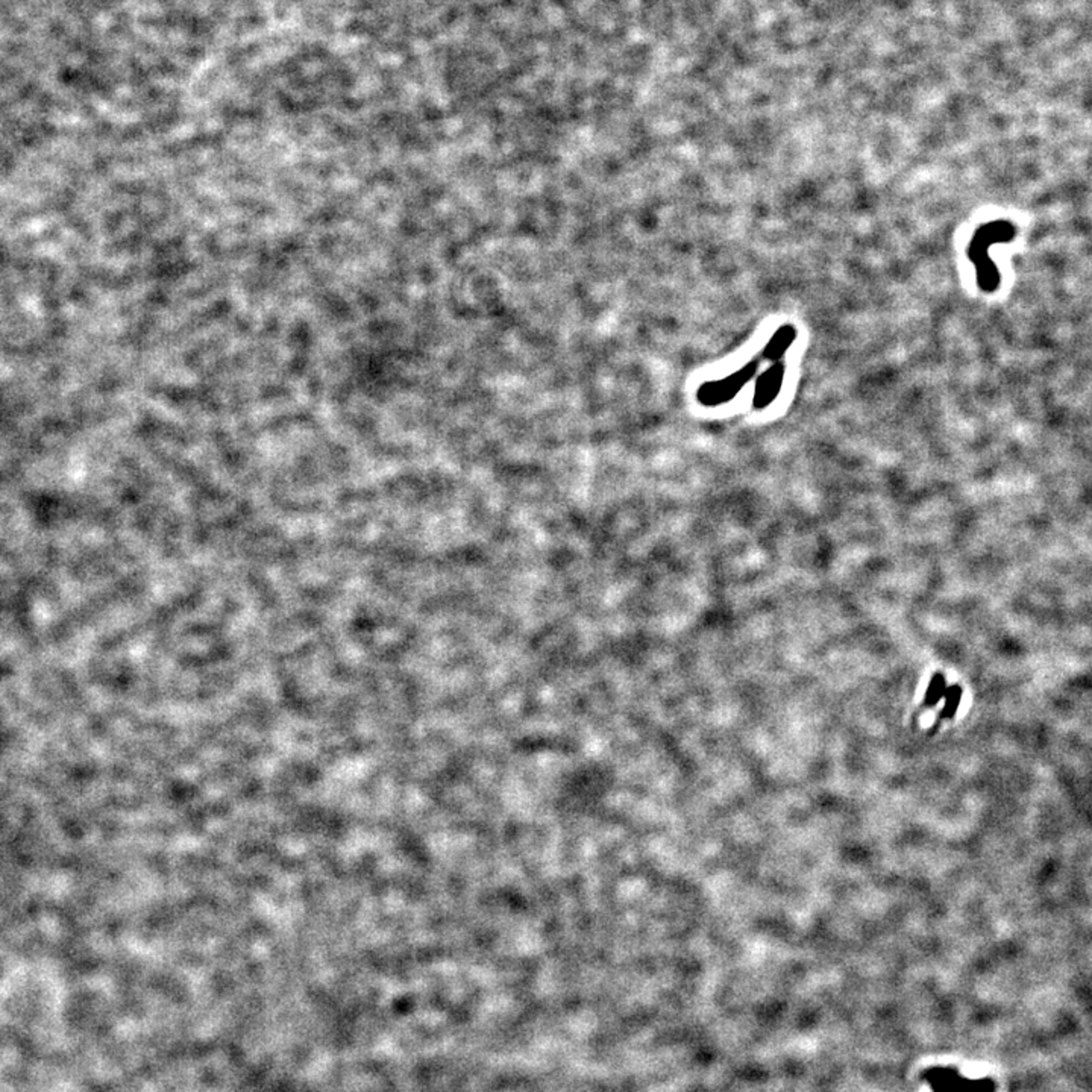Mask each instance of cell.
Instances as JSON below:
<instances>
[{"label": "cell", "instance_id": "obj_6", "mask_svg": "<svg viewBox=\"0 0 1092 1092\" xmlns=\"http://www.w3.org/2000/svg\"><path fill=\"white\" fill-rule=\"evenodd\" d=\"M946 692L947 683L944 676H941V674L933 676L931 681H930L927 693H926V704H927L929 707L935 706V704H936V702L946 695Z\"/></svg>", "mask_w": 1092, "mask_h": 1092}, {"label": "cell", "instance_id": "obj_5", "mask_svg": "<svg viewBox=\"0 0 1092 1092\" xmlns=\"http://www.w3.org/2000/svg\"><path fill=\"white\" fill-rule=\"evenodd\" d=\"M795 339H797V328L795 326L791 325V324L780 326L773 334V337L769 339L767 346L763 348L762 357L768 360V361H773V363L780 361L783 355L793 344Z\"/></svg>", "mask_w": 1092, "mask_h": 1092}, {"label": "cell", "instance_id": "obj_3", "mask_svg": "<svg viewBox=\"0 0 1092 1092\" xmlns=\"http://www.w3.org/2000/svg\"><path fill=\"white\" fill-rule=\"evenodd\" d=\"M758 367V360H753L730 376L702 384L698 390V400L704 406H719L733 400L734 396L750 383L753 376L756 375Z\"/></svg>", "mask_w": 1092, "mask_h": 1092}, {"label": "cell", "instance_id": "obj_1", "mask_svg": "<svg viewBox=\"0 0 1092 1092\" xmlns=\"http://www.w3.org/2000/svg\"><path fill=\"white\" fill-rule=\"evenodd\" d=\"M1011 234L1012 229L1008 223L992 222L978 229L974 238L971 240L968 255L970 260H972L977 268L978 286L985 292H992L998 286V273L992 261L987 257V247L994 242L1009 238Z\"/></svg>", "mask_w": 1092, "mask_h": 1092}, {"label": "cell", "instance_id": "obj_4", "mask_svg": "<svg viewBox=\"0 0 1092 1092\" xmlns=\"http://www.w3.org/2000/svg\"><path fill=\"white\" fill-rule=\"evenodd\" d=\"M783 380H784V365L780 361H775L773 366L768 367L767 370L758 378L754 400H753L754 407L758 410L768 407L780 393Z\"/></svg>", "mask_w": 1092, "mask_h": 1092}, {"label": "cell", "instance_id": "obj_2", "mask_svg": "<svg viewBox=\"0 0 1092 1092\" xmlns=\"http://www.w3.org/2000/svg\"><path fill=\"white\" fill-rule=\"evenodd\" d=\"M922 1082L931 1092H997V1082L992 1077L970 1079L961 1074L954 1067L935 1065L924 1069Z\"/></svg>", "mask_w": 1092, "mask_h": 1092}, {"label": "cell", "instance_id": "obj_7", "mask_svg": "<svg viewBox=\"0 0 1092 1092\" xmlns=\"http://www.w3.org/2000/svg\"><path fill=\"white\" fill-rule=\"evenodd\" d=\"M961 700H962V689L959 686H952L950 689H947L946 707L942 710V717H953L961 704Z\"/></svg>", "mask_w": 1092, "mask_h": 1092}]
</instances>
